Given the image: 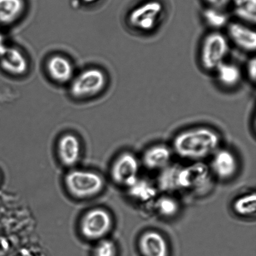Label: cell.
Wrapping results in <instances>:
<instances>
[{
	"label": "cell",
	"mask_w": 256,
	"mask_h": 256,
	"mask_svg": "<svg viewBox=\"0 0 256 256\" xmlns=\"http://www.w3.org/2000/svg\"><path fill=\"white\" fill-rule=\"evenodd\" d=\"M220 135L208 127L190 128L176 135L173 151L178 157L193 162H202L213 155L220 145Z\"/></svg>",
	"instance_id": "1"
},
{
	"label": "cell",
	"mask_w": 256,
	"mask_h": 256,
	"mask_svg": "<svg viewBox=\"0 0 256 256\" xmlns=\"http://www.w3.org/2000/svg\"><path fill=\"white\" fill-rule=\"evenodd\" d=\"M65 185L70 194L79 199L95 196L104 189V182L101 175L85 170H72L65 177Z\"/></svg>",
	"instance_id": "2"
},
{
	"label": "cell",
	"mask_w": 256,
	"mask_h": 256,
	"mask_svg": "<svg viewBox=\"0 0 256 256\" xmlns=\"http://www.w3.org/2000/svg\"><path fill=\"white\" fill-rule=\"evenodd\" d=\"M212 174L210 167L202 162H193L180 166L177 175L178 191L202 193L212 184Z\"/></svg>",
	"instance_id": "3"
},
{
	"label": "cell",
	"mask_w": 256,
	"mask_h": 256,
	"mask_svg": "<svg viewBox=\"0 0 256 256\" xmlns=\"http://www.w3.org/2000/svg\"><path fill=\"white\" fill-rule=\"evenodd\" d=\"M228 38L218 31L210 32L203 39L200 47V60L208 71H215L223 62L229 52Z\"/></svg>",
	"instance_id": "4"
},
{
	"label": "cell",
	"mask_w": 256,
	"mask_h": 256,
	"mask_svg": "<svg viewBox=\"0 0 256 256\" xmlns=\"http://www.w3.org/2000/svg\"><path fill=\"white\" fill-rule=\"evenodd\" d=\"M106 84V75L102 70L90 68L80 72L72 80L70 92L76 99H87L99 94Z\"/></svg>",
	"instance_id": "5"
},
{
	"label": "cell",
	"mask_w": 256,
	"mask_h": 256,
	"mask_svg": "<svg viewBox=\"0 0 256 256\" xmlns=\"http://www.w3.org/2000/svg\"><path fill=\"white\" fill-rule=\"evenodd\" d=\"M164 13V6L157 0H150L138 5L130 13L128 22L132 29L140 32L154 30Z\"/></svg>",
	"instance_id": "6"
},
{
	"label": "cell",
	"mask_w": 256,
	"mask_h": 256,
	"mask_svg": "<svg viewBox=\"0 0 256 256\" xmlns=\"http://www.w3.org/2000/svg\"><path fill=\"white\" fill-rule=\"evenodd\" d=\"M112 218L106 210L94 208L90 210L82 219L80 230L82 235L90 240L102 239L112 227Z\"/></svg>",
	"instance_id": "7"
},
{
	"label": "cell",
	"mask_w": 256,
	"mask_h": 256,
	"mask_svg": "<svg viewBox=\"0 0 256 256\" xmlns=\"http://www.w3.org/2000/svg\"><path fill=\"white\" fill-rule=\"evenodd\" d=\"M140 162L132 153L125 152L114 160L112 177L118 184L127 188L139 177Z\"/></svg>",
	"instance_id": "8"
},
{
	"label": "cell",
	"mask_w": 256,
	"mask_h": 256,
	"mask_svg": "<svg viewBox=\"0 0 256 256\" xmlns=\"http://www.w3.org/2000/svg\"><path fill=\"white\" fill-rule=\"evenodd\" d=\"M210 167L212 174L222 180L232 179L239 170V161L230 150L220 148L212 155Z\"/></svg>",
	"instance_id": "9"
},
{
	"label": "cell",
	"mask_w": 256,
	"mask_h": 256,
	"mask_svg": "<svg viewBox=\"0 0 256 256\" xmlns=\"http://www.w3.org/2000/svg\"><path fill=\"white\" fill-rule=\"evenodd\" d=\"M138 247L142 256H170V245L162 233L148 230L142 233L138 241Z\"/></svg>",
	"instance_id": "10"
},
{
	"label": "cell",
	"mask_w": 256,
	"mask_h": 256,
	"mask_svg": "<svg viewBox=\"0 0 256 256\" xmlns=\"http://www.w3.org/2000/svg\"><path fill=\"white\" fill-rule=\"evenodd\" d=\"M248 25L242 22L228 24V37L240 50L254 52L256 49V34L255 30Z\"/></svg>",
	"instance_id": "11"
},
{
	"label": "cell",
	"mask_w": 256,
	"mask_h": 256,
	"mask_svg": "<svg viewBox=\"0 0 256 256\" xmlns=\"http://www.w3.org/2000/svg\"><path fill=\"white\" fill-rule=\"evenodd\" d=\"M0 67L6 74L12 76H22L28 70V61L21 50L15 47H8L0 56Z\"/></svg>",
	"instance_id": "12"
},
{
	"label": "cell",
	"mask_w": 256,
	"mask_h": 256,
	"mask_svg": "<svg viewBox=\"0 0 256 256\" xmlns=\"http://www.w3.org/2000/svg\"><path fill=\"white\" fill-rule=\"evenodd\" d=\"M172 150L164 144H157L148 148L143 153L142 163L147 169L162 170L170 164Z\"/></svg>",
	"instance_id": "13"
},
{
	"label": "cell",
	"mask_w": 256,
	"mask_h": 256,
	"mask_svg": "<svg viewBox=\"0 0 256 256\" xmlns=\"http://www.w3.org/2000/svg\"><path fill=\"white\" fill-rule=\"evenodd\" d=\"M82 146L76 135L66 134L60 138L58 143V153L60 160L65 166L76 164L81 156Z\"/></svg>",
	"instance_id": "14"
},
{
	"label": "cell",
	"mask_w": 256,
	"mask_h": 256,
	"mask_svg": "<svg viewBox=\"0 0 256 256\" xmlns=\"http://www.w3.org/2000/svg\"><path fill=\"white\" fill-rule=\"evenodd\" d=\"M48 74L54 81L60 84L71 81L74 77V66L66 57L54 55L46 63Z\"/></svg>",
	"instance_id": "15"
},
{
	"label": "cell",
	"mask_w": 256,
	"mask_h": 256,
	"mask_svg": "<svg viewBox=\"0 0 256 256\" xmlns=\"http://www.w3.org/2000/svg\"><path fill=\"white\" fill-rule=\"evenodd\" d=\"M126 189L130 198L142 204L153 202L156 199V187L148 179L139 177Z\"/></svg>",
	"instance_id": "16"
},
{
	"label": "cell",
	"mask_w": 256,
	"mask_h": 256,
	"mask_svg": "<svg viewBox=\"0 0 256 256\" xmlns=\"http://www.w3.org/2000/svg\"><path fill=\"white\" fill-rule=\"evenodd\" d=\"M24 10V0H0V25H10L17 21Z\"/></svg>",
	"instance_id": "17"
},
{
	"label": "cell",
	"mask_w": 256,
	"mask_h": 256,
	"mask_svg": "<svg viewBox=\"0 0 256 256\" xmlns=\"http://www.w3.org/2000/svg\"><path fill=\"white\" fill-rule=\"evenodd\" d=\"M218 82L225 87L234 88L242 80V70L238 65L223 62L215 70Z\"/></svg>",
	"instance_id": "18"
},
{
	"label": "cell",
	"mask_w": 256,
	"mask_h": 256,
	"mask_svg": "<svg viewBox=\"0 0 256 256\" xmlns=\"http://www.w3.org/2000/svg\"><path fill=\"white\" fill-rule=\"evenodd\" d=\"M153 203L156 212L165 219H172L179 214L180 202L172 195H164L156 197Z\"/></svg>",
	"instance_id": "19"
},
{
	"label": "cell",
	"mask_w": 256,
	"mask_h": 256,
	"mask_svg": "<svg viewBox=\"0 0 256 256\" xmlns=\"http://www.w3.org/2000/svg\"><path fill=\"white\" fill-rule=\"evenodd\" d=\"M232 209L236 214L242 217H252L256 212V193L250 192L238 197L233 202Z\"/></svg>",
	"instance_id": "20"
},
{
	"label": "cell",
	"mask_w": 256,
	"mask_h": 256,
	"mask_svg": "<svg viewBox=\"0 0 256 256\" xmlns=\"http://www.w3.org/2000/svg\"><path fill=\"white\" fill-rule=\"evenodd\" d=\"M180 165L170 164L160 170L158 176V187L162 191L172 193L178 191L177 175Z\"/></svg>",
	"instance_id": "21"
},
{
	"label": "cell",
	"mask_w": 256,
	"mask_h": 256,
	"mask_svg": "<svg viewBox=\"0 0 256 256\" xmlns=\"http://www.w3.org/2000/svg\"><path fill=\"white\" fill-rule=\"evenodd\" d=\"M236 16L244 23L254 25L256 20V0H233Z\"/></svg>",
	"instance_id": "22"
},
{
	"label": "cell",
	"mask_w": 256,
	"mask_h": 256,
	"mask_svg": "<svg viewBox=\"0 0 256 256\" xmlns=\"http://www.w3.org/2000/svg\"><path fill=\"white\" fill-rule=\"evenodd\" d=\"M204 16L208 24L216 29L227 24L226 15L222 12V10L210 8L209 9L206 10Z\"/></svg>",
	"instance_id": "23"
},
{
	"label": "cell",
	"mask_w": 256,
	"mask_h": 256,
	"mask_svg": "<svg viewBox=\"0 0 256 256\" xmlns=\"http://www.w3.org/2000/svg\"><path fill=\"white\" fill-rule=\"evenodd\" d=\"M92 256H118L116 245L109 239H102L95 246Z\"/></svg>",
	"instance_id": "24"
},
{
	"label": "cell",
	"mask_w": 256,
	"mask_h": 256,
	"mask_svg": "<svg viewBox=\"0 0 256 256\" xmlns=\"http://www.w3.org/2000/svg\"><path fill=\"white\" fill-rule=\"evenodd\" d=\"M247 74L249 79L255 83L256 78V59L255 57L252 58L247 64Z\"/></svg>",
	"instance_id": "25"
},
{
	"label": "cell",
	"mask_w": 256,
	"mask_h": 256,
	"mask_svg": "<svg viewBox=\"0 0 256 256\" xmlns=\"http://www.w3.org/2000/svg\"><path fill=\"white\" fill-rule=\"evenodd\" d=\"M210 8L222 10L232 2V0H205Z\"/></svg>",
	"instance_id": "26"
},
{
	"label": "cell",
	"mask_w": 256,
	"mask_h": 256,
	"mask_svg": "<svg viewBox=\"0 0 256 256\" xmlns=\"http://www.w3.org/2000/svg\"><path fill=\"white\" fill-rule=\"evenodd\" d=\"M9 251V245L4 238L0 237V256H6Z\"/></svg>",
	"instance_id": "27"
},
{
	"label": "cell",
	"mask_w": 256,
	"mask_h": 256,
	"mask_svg": "<svg viewBox=\"0 0 256 256\" xmlns=\"http://www.w3.org/2000/svg\"><path fill=\"white\" fill-rule=\"evenodd\" d=\"M6 45L5 44L4 39L2 35L0 33V56L4 54L6 49Z\"/></svg>",
	"instance_id": "28"
},
{
	"label": "cell",
	"mask_w": 256,
	"mask_h": 256,
	"mask_svg": "<svg viewBox=\"0 0 256 256\" xmlns=\"http://www.w3.org/2000/svg\"><path fill=\"white\" fill-rule=\"evenodd\" d=\"M82 1L86 4H92L96 2L98 0H82Z\"/></svg>",
	"instance_id": "29"
}]
</instances>
